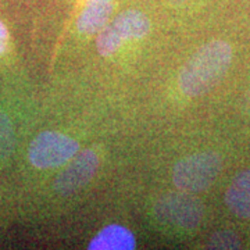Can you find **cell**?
Masks as SVG:
<instances>
[{
    "mask_svg": "<svg viewBox=\"0 0 250 250\" xmlns=\"http://www.w3.org/2000/svg\"><path fill=\"white\" fill-rule=\"evenodd\" d=\"M243 110L246 114L250 116V89L248 90V93L245 95V99H243Z\"/></svg>",
    "mask_w": 250,
    "mask_h": 250,
    "instance_id": "13",
    "label": "cell"
},
{
    "mask_svg": "<svg viewBox=\"0 0 250 250\" xmlns=\"http://www.w3.org/2000/svg\"><path fill=\"white\" fill-rule=\"evenodd\" d=\"M225 205L233 215L250 218V170L239 172L225 192Z\"/></svg>",
    "mask_w": 250,
    "mask_h": 250,
    "instance_id": "7",
    "label": "cell"
},
{
    "mask_svg": "<svg viewBox=\"0 0 250 250\" xmlns=\"http://www.w3.org/2000/svg\"><path fill=\"white\" fill-rule=\"evenodd\" d=\"M113 9V0H89L78 18V31L86 35L99 34L107 25Z\"/></svg>",
    "mask_w": 250,
    "mask_h": 250,
    "instance_id": "9",
    "label": "cell"
},
{
    "mask_svg": "<svg viewBox=\"0 0 250 250\" xmlns=\"http://www.w3.org/2000/svg\"><path fill=\"white\" fill-rule=\"evenodd\" d=\"M149 29L150 21L146 14L139 10H126L99 32L96 39L99 54L103 57L111 56L126 41L141 39L147 35Z\"/></svg>",
    "mask_w": 250,
    "mask_h": 250,
    "instance_id": "4",
    "label": "cell"
},
{
    "mask_svg": "<svg viewBox=\"0 0 250 250\" xmlns=\"http://www.w3.org/2000/svg\"><path fill=\"white\" fill-rule=\"evenodd\" d=\"M80 152V143L68 135L46 131L29 145L28 160L39 170L57 168L72 160Z\"/></svg>",
    "mask_w": 250,
    "mask_h": 250,
    "instance_id": "3",
    "label": "cell"
},
{
    "mask_svg": "<svg viewBox=\"0 0 250 250\" xmlns=\"http://www.w3.org/2000/svg\"><path fill=\"white\" fill-rule=\"evenodd\" d=\"M221 170L223 159L217 152L195 153L175 164L172 182L184 192H203L214 184Z\"/></svg>",
    "mask_w": 250,
    "mask_h": 250,
    "instance_id": "2",
    "label": "cell"
},
{
    "mask_svg": "<svg viewBox=\"0 0 250 250\" xmlns=\"http://www.w3.org/2000/svg\"><path fill=\"white\" fill-rule=\"evenodd\" d=\"M207 248L221 250L241 249L242 242L239 236L232 231H220L211 235V238L207 242Z\"/></svg>",
    "mask_w": 250,
    "mask_h": 250,
    "instance_id": "11",
    "label": "cell"
},
{
    "mask_svg": "<svg viewBox=\"0 0 250 250\" xmlns=\"http://www.w3.org/2000/svg\"><path fill=\"white\" fill-rule=\"evenodd\" d=\"M154 214L164 223L184 229H195L203 218V205L188 193H168L159 199Z\"/></svg>",
    "mask_w": 250,
    "mask_h": 250,
    "instance_id": "5",
    "label": "cell"
},
{
    "mask_svg": "<svg viewBox=\"0 0 250 250\" xmlns=\"http://www.w3.org/2000/svg\"><path fill=\"white\" fill-rule=\"evenodd\" d=\"M16 136L10 118L0 111V163L9 159L14 150Z\"/></svg>",
    "mask_w": 250,
    "mask_h": 250,
    "instance_id": "10",
    "label": "cell"
},
{
    "mask_svg": "<svg viewBox=\"0 0 250 250\" xmlns=\"http://www.w3.org/2000/svg\"><path fill=\"white\" fill-rule=\"evenodd\" d=\"M100 164L98 153L86 149L68 161V166L57 175L54 189L62 196H71L95 177Z\"/></svg>",
    "mask_w": 250,
    "mask_h": 250,
    "instance_id": "6",
    "label": "cell"
},
{
    "mask_svg": "<svg viewBox=\"0 0 250 250\" xmlns=\"http://www.w3.org/2000/svg\"><path fill=\"white\" fill-rule=\"evenodd\" d=\"M233 52L225 41H211L193 54L179 74V89L189 98L208 93L231 67Z\"/></svg>",
    "mask_w": 250,
    "mask_h": 250,
    "instance_id": "1",
    "label": "cell"
},
{
    "mask_svg": "<svg viewBox=\"0 0 250 250\" xmlns=\"http://www.w3.org/2000/svg\"><path fill=\"white\" fill-rule=\"evenodd\" d=\"M136 246L135 235L124 225L111 224L103 228L89 242V250H134Z\"/></svg>",
    "mask_w": 250,
    "mask_h": 250,
    "instance_id": "8",
    "label": "cell"
},
{
    "mask_svg": "<svg viewBox=\"0 0 250 250\" xmlns=\"http://www.w3.org/2000/svg\"><path fill=\"white\" fill-rule=\"evenodd\" d=\"M7 41H9V32H7V28L4 27V24L0 21V54L6 52Z\"/></svg>",
    "mask_w": 250,
    "mask_h": 250,
    "instance_id": "12",
    "label": "cell"
}]
</instances>
